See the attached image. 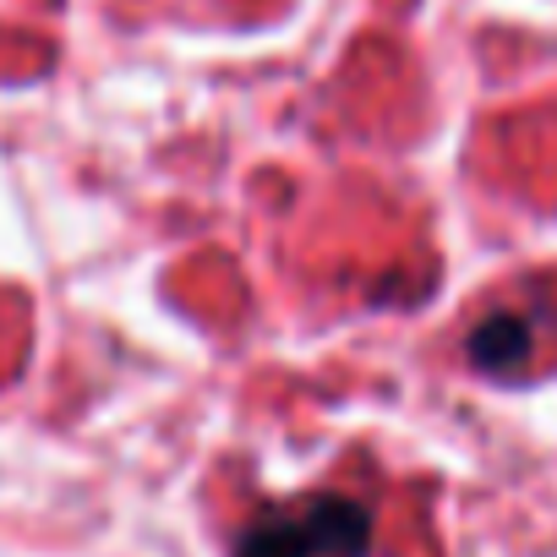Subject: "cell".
I'll list each match as a JSON object with an SVG mask.
<instances>
[{
    "instance_id": "6da1fadb",
    "label": "cell",
    "mask_w": 557,
    "mask_h": 557,
    "mask_svg": "<svg viewBox=\"0 0 557 557\" xmlns=\"http://www.w3.org/2000/svg\"><path fill=\"white\" fill-rule=\"evenodd\" d=\"M372 541V513L350 497H312L257 519L235 557H361Z\"/></svg>"
},
{
    "instance_id": "7a4b0ae2",
    "label": "cell",
    "mask_w": 557,
    "mask_h": 557,
    "mask_svg": "<svg viewBox=\"0 0 557 557\" xmlns=\"http://www.w3.org/2000/svg\"><path fill=\"white\" fill-rule=\"evenodd\" d=\"M524 356H530V323L519 318H486L470 334V361L486 372H513Z\"/></svg>"
}]
</instances>
